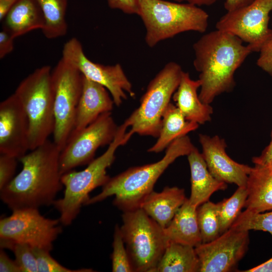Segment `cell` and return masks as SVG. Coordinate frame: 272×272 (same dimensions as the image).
Returning <instances> with one entry per match:
<instances>
[{
    "instance_id": "27",
    "label": "cell",
    "mask_w": 272,
    "mask_h": 272,
    "mask_svg": "<svg viewBox=\"0 0 272 272\" xmlns=\"http://www.w3.org/2000/svg\"><path fill=\"white\" fill-rule=\"evenodd\" d=\"M247 197L246 186H238L232 196L217 203L221 234L231 227L240 214Z\"/></svg>"
},
{
    "instance_id": "10",
    "label": "cell",
    "mask_w": 272,
    "mask_h": 272,
    "mask_svg": "<svg viewBox=\"0 0 272 272\" xmlns=\"http://www.w3.org/2000/svg\"><path fill=\"white\" fill-rule=\"evenodd\" d=\"M118 126L111 112L101 114L84 128L73 132L59 156L61 174L89 164L94 158L96 151L109 145L114 140Z\"/></svg>"
},
{
    "instance_id": "33",
    "label": "cell",
    "mask_w": 272,
    "mask_h": 272,
    "mask_svg": "<svg viewBox=\"0 0 272 272\" xmlns=\"http://www.w3.org/2000/svg\"><path fill=\"white\" fill-rule=\"evenodd\" d=\"M0 154V190H1L14 178L17 161L19 160L11 155Z\"/></svg>"
},
{
    "instance_id": "31",
    "label": "cell",
    "mask_w": 272,
    "mask_h": 272,
    "mask_svg": "<svg viewBox=\"0 0 272 272\" xmlns=\"http://www.w3.org/2000/svg\"><path fill=\"white\" fill-rule=\"evenodd\" d=\"M9 250L14 252L15 260L21 272H38L36 257L30 245L13 242Z\"/></svg>"
},
{
    "instance_id": "42",
    "label": "cell",
    "mask_w": 272,
    "mask_h": 272,
    "mask_svg": "<svg viewBox=\"0 0 272 272\" xmlns=\"http://www.w3.org/2000/svg\"><path fill=\"white\" fill-rule=\"evenodd\" d=\"M176 2H187L188 4L193 5L198 7L202 6H210L219 0H173Z\"/></svg>"
},
{
    "instance_id": "20",
    "label": "cell",
    "mask_w": 272,
    "mask_h": 272,
    "mask_svg": "<svg viewBox=\"0 0 272 272\" xmlns=\"http://www.w3.org/2000/svg\"><path fill=\"white\" fill-rule=\"evenodd\" d=\"M187 156L191 174V194L188 199L197 208L208 201L216 191L225 190L227 185L211 173L202 154L196 148L194 147Z\"/></svg>"
},
{
    "instance_id": "9",
    "label": "cell",
    "mask_w": 272,
    "mask_h": 272,
    "mask_svg": "<svg viewBox=\"0 0 272 272\" xmlns=\"http://www.w3.org/2000/svg\"><path fill=\"white\" fill-rule=\"evenodd\" d=\"M83 81L81 73L62 58L52 70L55 116L53 141L60 151L74 128Z\"/></svg>"
},
{
    "instance_id": "32",
    "label": "cell",
    "mask_w": 272,
    "mask_h": 272,
    "mask_svg": "<svg viewBox=\"0 0 272 272\" xmlns=\"http://www.w3.org/2000/svg\"><path fill=\"white\" fill-rule=\"evenodd\" d=\"M33 253L37 260L38 272H90L92 269L81 268L72 269L60 264L50 254L49 251L32 247Z\"/></svg>"
},
{
    "instance_id": "1",
    "label": "cell",
    "mask_w": 272,
    "mask_h": 272,
    "mask_svg": "<svg viewBox=\"0 0 272 272\" xmlns=\"http://www.w3.org/2000/svg\"><path fill=\"white\" fill-rule=\"evenodd\" d=\"M60 150L48 140L19 159L21 171L0 190V198L12 211L53 205L63 185Z\"/></svg>"
},
{
    "instance_id": "14",
    "label": "cell",
    "mask_w": 272,
    "mask_h": 272,
    "mask_svg": "<svg viewBox=\"0 0 272 272\" xmlns=\"http://www.w3.org/2000/svg\"><path fill=\"white\" fill-rule=\"evenodd\" d=\"M249 231L230 228L214 240L195 247L199 272H228L236 269L246 253Z\"/></svg>"
},
{
    "instance_id": "4",
    "label": "cell",
    "mask_w": 272,
    "mask_h": 272,
    "mask_svg": "<svg viewBox=\"0 0 272 272\" xmlns=\"http://www.w3.org/2000/svg\"><path fill=\"white\" fill-rule=\"evenodd\" d=\"M125 121L118 127L113 141L106 151L94 159L82 171H70L61 175L64 187L63 197L56 199L53 206L59 212L60 223L70 225L79 214L82 206L89 199V193L99 186H103L110 179L107 169L113 163L115 152L120 146L126 144L132 134L127 129Z\"/></svg>"
},
{
    "instance_id": "12",
    "label": "cell",
    "mask_w": 272,
    "mask_h": 272,
    "mask_svg": "<svg viewBox=\"0 0 272 272\" xmlns=\"http://www.w3.org/2000/svg\"><path fill=\"white\" fill-rule=\"evenodd\" d=\"M272 0H255L227 12L216 23V29L230 33L247 43L252 52H259L272 38L269 28Z\"/></svg>"
},
{
    "instance_id": "17",
    "label": "cell",
    "mask_w": 272,
    "mask_h": 272,
    "mask_svg": "<svg viewBox=\"0 0 272 272\" xmlns=\"http://www.w3.org/2000/svg\"><path fill=\"white\" fill-rule=\"evenodd\" d=\"M110 94L105 87L83 76L82 91L73 132L84 128L101 114L111 112L114 103Z\"/></svg>"
},
{
    "instance_id": "36",
    "label": "cell",
    "mask_w": 272,
    "mask_h": 272,
    "mask_svg": "<svg viewBox=\"0 0 272 272\" xmlns=\"http://www.w3.org/2000/svg\"><path fill=\"white\" fill-rule=\"evenodd\" d=\"M15 39L9 32L3 29L0 32V58L3 59L14 49Z\"/></svg>"
},
{
    "instance_id": "21",
    "label": "cell",
    "mask_w": 272,
    "mask_h": 272,
    "mask_svg": "<svg viewBox=\"0 0 272 272\" xmlns=\"http://www.w3.org/2000/svg\"><path fill=\"white\" fill-rule=\"evenodd\" d=\"M244 208L253 213L272 210V167L254 164L248 175Z\"/></svg>"
},
{
    "instance_id": "22",
    "label": "cell",
    "mask_w": 272,
    "mask_h": 272,
    "mask_svg": "<svg viewBox=\"0 0 272 272\" xmlns=\"http://www.w3.org/2000/svg\"><path fill=\"white\" fill-rule=\"evenodd\" d=\"M197 207L187 198L179 209L169 225L163 229L169 242H174L195 247L202 243L199 229Z\"/></svg>"
},
{
    "instance_id": "23",
    "label": "cell",
    "mask_w": 272,
    "mask_h": 272,
    "mask_svg": "<svg viewBox=\"0 0 272 272\" xmlns=\"http://www.w3.org/2000/svg\"><path fill=\"white\" fill-rule=\"evenodd\" d=\"M3 20V28L15 38L34 30H42L45 25L44 15L37 0H19Z\"/></svg>"
},
{
    "instance_id": "41",
    "label": "cell",
    "mask_w": 272,
    "mask_h": 272,
    "mask_svg": "<svg viewBox=\"0 0 272 272\" xmlns=\"http://www.w3.org/2000/svg\"><path fill=\"white\" fill-rule=\"evenodd\" d=\"M244 272H272V257L264 262L251 268L244 270Z\"/></svg>"
},
{
    "instance_id": "30",
    "label": "cell",
    "mask_w": 272,
    "mask_h": 272,
    "mask_svg": "<svg viewBox=\"0 0 272 272\" xmlns=\"http://www.w3.org/2000/svg\"><path fill=\"white\" fill-rule=\"evenodd\" d=\"M111 254L112 271L113 272L133 271L120 227L115 226Z\"/></svg>"
},
{
    "instance_id": "29",
    "label": "cell",
    "mask_w": 272,
    "mask_h": 272,
    "mask_svg": "<svg viewBox=\"0 0 272 272\" xmlns=\"http://www.w3.org/2000/svg\"><path fill=\"white\" fill-rule=\"evenodd\" d=\"M230 228L249 231L260 230L269 232L272 236V210L265 213L241 212Z\"/></svg>"
},
{
    "instance_id": "11",
    "label": "cell",
    "mask_w": 272,
    "mask_h": 272,
    "mask_svg": "<svg viewBox=\"0 0 272 272\" xmlns=\"http://www.w3.org/2000/svg\"><path fill=\"white\" fill-rule=\"evenodd\" d=\"M59 223V219L44 217L38 209L14 210L10 216L1 219L0 238L50 251L62 232Z\"/></svg>"
},
{
    "instance_id": "35",
    "label": "cell",
    "mask_w": 272,
    "mask_h": 272,
    "mask_svg": "<svg viewBox=\"0 0 272 272\" xmlns=\"http://www.w3.org/2000/svg\"><path fill=\"white\" fill-rule=\"evenodd\" d=\"M109 7L129 14H138L139 0H107Z\"/></svg>"
},
{
    "instance_id": "2",
    "label": "cell",
    "mask_w": 272,
    "mask_h": 272,
    "mask_svg": "<svg viewBox=\"0 0 272 272\" xmlns=\"http://www.w3.org/2000/svg\"><path fill=\"white\" fill-rule=\"evenodd\" d=\"M192 47L193 64L201 82L199 97L208 104L233 90L236 70L252 52L240 38L218 29L203 35Z\"/></svg>"
},
{
    "instance_id": "38",
    "label": "cell",
    "mask_w": 272,
    "mask_h": 272,
    "mask_svg": "<svg viewBox=\"0 0 272 272\" xmlns=\"http://www.w3.org/2000/svg\"><path fill=\"white\" fill-rule=\"evenodd\" d=\"M272 159V129L270 133V141L263 150L260 155L252 158L254 164L265 165Z\"/></svg>"
},
{
    "instance_id": "5",
    "label": "cell",
    "mask_w": 272,
    "mask_h": 272,
    "mask_svg": "<svg viewBox=\"0 0 272 272\" xmlns=\"http://www.w3.org/2000/svg\"><path fill=\"white\" fill-rule=\"evenodd\" d=\"M145 27L149 47L187 31L204 33L209 15L199 7L165 0H139L138 14Z\"/></svg>"
},
{
    "instance_id": "13",
    "label": "cell",
    "mask_w": 272,
    "mask_h": 272,
    "mask_svg": "<svg viewBox=\"0 0 272 272\" xmlns=\"http://www.w3.org/2000/svg\"><path fill=\"white\" fill-rule=\"evenodd\" d=\"M61 58L85 78L105 87L116 106H120L127 99V93L134 96L132 84L120 64L105 65L93 62L86 56L82 44L76 38L70 39L64 44Z\"/></svg>"
},
{
    "instance_id": "25",
    "label": "cell",
    "mask_w": 272,
    "mask_h": 272,
    "mask_svg": "<svg viewBox=\"0 0 272 272\" xmlns=\"http://www.w3.org/2000/svg\"><path fill=\"white\" fill-rule=\"evenodd\" d=\"M199 268L195 247L169 242L155 272H198Z\"/></svg>"
},
{
    "instance_id": "37",
    "label": "cell",
    "mask_w": 272,
    "mask_h": 272,
    "mask_svg": "<svg viewBox=\"0 0 272 272\" xmlns=\"http://www.w3.org/2000/svg\"><path fill=\"white\" fill-rule=\"evenodd\" d=\"M0 271L21 272L16 261L11 259L3 249L0 250Z\"/></svg>"
},
{
    "instance_id": "19",
    "label": "cell",
    "mask_w": 272,
    "mask_h": 272,
    "mask_svg": "<svg viewBox=\"0 0 272 272\" xmlns=\"http://www.w3.org/2000/svg\"><path fill=\"white\" fill-rule=\"evenodd\" d=\"M187 198L184 189L166 186L159 192L152 191L144 199L140 208L164 229Z\"/></svg>"
},
{
    "instance_id": "26",
    "label": "cell",
    "mask_w": 272,
    "mask_h": 272,
    "mask_svg": "<svg viewBox=\"0 0 272 272\" xmlns=\"http://www.w3.org/2000/svg\"><path fill=\"white\" fill-rule=\"evenodd\" d=\"M42 11L45 25L41 30L48 39H55L66 35L67 24L65 15L67 0H37Z\"/></svg>"
},
{
    "instance_id": "8",
    "label": "cell",
    "mask_w": 272,
    "mask_h": 272,
    "mask_svg": "<svg viewBox=\"0 0 272 272\" xmlns=\"http://www.w3.org/2000/svg\"><path fill=\"white\" fill-rule=\"evenodd\" d=\"M183 71L179 64L171 61L149 82L139 106L125 120L132 135L158 137L163 115L179 85Z\"/></svg>"
},
{
    "instance_id": "28",
    "label": "cell",
    "mask_w": 272,
    "mask_h": 272,
    "mask_svg": "<svg viewBox=\"0 0 272 272\" xmlns=\"http://www.w3.org/2000/svg\"><path fill=\"white\" fill-rule=\"evenodd\" d=\"M197 208V218L202 243L210 242L220 235L217 203L209 200Z\"/></svg>"
},
{
    "instance_id": "6",
    "label": "cell",
    "mask_w": 272,
    "mask_h": 272,
    "mask_svg": "<svg viewBox=\"0 0 272 272\" xmlns=\"http://www.w3.org/2000/svg\"><path fill=\"white\" fill-rule=\"evenodd\" d=\"M14 93L22 103L29 122V150L41 145L53 134L55 126L52 70L36 69L19 84Z\"/></svg>"
},
{
    "instance_id": "40",
    "label": "cell",
    "mask_w": 272,
    "mask_h": 272,
    "mask_svg": "<svg viewBox=\"0 0 272 272\" xmlns=\"http://www.w3.org/2000/svg\"><path fill=\"white\" fill-rule=\"evenodd\" d=\"M19 0H0V20L3 21L11 8Z\"/></svg>"
},
{
    "instance_id": "39",
    "label": "cell",
    "mask_w": 272,
    "mask_h": 272,
    "mask_svg": "<svg viewBox=\"0 0 272 272\" xmlns=\"http://www.w3.org/2000/svg\"><path fill=\"white\" fill-rule=\"evenodd\" d=\"M255 0H225L224 8L227 11L234 10L246 6Z\"/></svg>"
},
{
    "instance_id": "44",
    "label": "cell",
    "mask_w": 272,
    "mask_h": 272,
    "mask_svg": "<svg viewBox=\"0 0 272 272\" xmlns=\"http://www.w3.org/2000/svg\"><path fill=\"white\" fill-rule=\"evenodd\" d=\"M271 24H272V21H271Z\"/></svg>"
},
{
    "instance_id": "24",
    "label": "cell",
    "mask_w": 272,
    "mask_h": 272,
    "mask_svg": "<svg viewBox=\"0 0 272 272\" xmlns=\"http://www.w3.org/2000/svg\"><path fill=\"white\" fill-rule=\"evenodd\" d=\"M198 126V123L187 120L178 108L170 103L163 115L157 141L148 152L160 153L167 149L174 140L196 130Z\"/></svg>"
},
{
    "instance_id": "7",
    "label": "cell",
    "mask_w": 272,
    "mask_h": 272,
    "mask_svg": "<svg viewBox=\"0 0 272 272\" xmlns=\"http://www.w3.org/2000/svg\"><path fill=\"white\" fill-rule=\"evenodd\" d=\"M120 227L133 271L155 272L169 242L162 228L142 209L123 212Z\"/></svg>"
},
{
    "instance_id": "18",
    "label": "cell",
    "mask_w": 272,
    "mask_h": 272,
    "mask_svg": "<svg viewBox=\"0 0 272 272\" xmlns=\"http://www.w3.org/2000/svg\"><path fill=\"white\" fill-rule=\"evenodd\" d=\"M201 82L191 79L188 73L182 72L179 85L172 96L175 105L189 121L203 124L211 121L213 108L203 103L197 94Z\"/></svg>"
},
{
    "instance_id": "43",
    "label": "cell",
    "mask_w": 272,
    "mask_h": 272,
    "mask_svg": "<svg viewBox=\"0 0 272 272\" xmlns=\"http://www.w3.org/2000/svg\"><path fill=\"white\" fill-rule=\"evenodd\" d=\"M265 165L272 167V159Z\"/></svg>"
},
{
    "instance_id": "3",
    "label": "cell",
    "mask_w": 272,
    "mask_h": 272,
    "mask_svg": "<svg viewBox=\"0 0 272 272\" xmlns=\"http://www.w3.org/2000/svg\"><path fill=\"white\" fill-rule=\"evenodd\" d=\"M194 147L187 135L174 140L166 149L159 161L130 168L110 177L102 186V191L90 198L85 206L100 202L114 196L113 203L123 212L140 208L144 199L152 191L158 179L178 158L187 156Z\"/></svg>"
},
{
    "instance_id": "16",
    "label": "cell",
    "mask_w": 272,
    "mask_h": 272,
    "mask_svg": "<svg viewBox=\"0 0 272 272\" xmlns=\"http://www.w3.org/2000/svg\"><path fill=\"white\" fill-rule=\"evenodd\" d=\"M202 155L211 173L217 180L238 186H246L252 167L232 160L227 154V144L218 135L199 134Z\"/></svg>"
},
{
    "instance_id": "15",
    "label": "cell",
    "mask_w": 272,
    "mask_h": 272,
    "mask_svg": "<svg viewBox=\"0 0 272 272\" xmlns=\"http://www.w3.org/2000/svg\"><path fill=\"white\" fill-rule=\"evenodd\" d=\"M29 140L28 118L14 93L0 103V154L19 160L30 151Z\"/></svg>"
},
{
    "instance_id": "34",
    "label": "cell",
    "mask_w": 272,
    "mask_h": 272,
    "mask_svg": "<svg viewBox=\"0 0 272 272\" xmlns=\"http://www.w3.org/2000/svg\"><path fill=\"white\" fill-rule=\"evenodd\" d=\"M259 52L256 62L257 66L272 77V38L262 47Z\"/></svg>"
}]
</instances>
